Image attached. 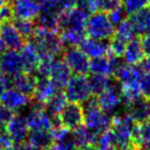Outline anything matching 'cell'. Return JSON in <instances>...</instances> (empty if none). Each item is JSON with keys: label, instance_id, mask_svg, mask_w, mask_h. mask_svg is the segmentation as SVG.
Masks as SVG:
<instances>
[{"label": "cell", "instance_id": "obj_1", "mask_svg": "<svg viewBox=\"0 0 150 150\" xmlns=\"http://www.w3.org/2000/svg\"><path fill=\"white\" fill-rule=\"evenodd\" d=\"M137 125L138 123L127 112L123 114H116L111 118L110 129L115 148L132 145V139Z\"/></svg>", "mask_w": 150, "mask_h": 150}, {"label": "cell", "instance_id": "obj_2", "mask_svg": "<svg viewBox=\"0 0 150 150\" xmlns=\"http://www.w3.org/2000/svg\"><path fill=\"white\" fill-rule=\"evenodd\" d=\"M82 107L83 122L86 123V127L92 129L95 134L100 135L111 127V117L99 107L96 100L90 99Z\"/></svg>", "mask_w": 150, "mask_h": 150}, {"label": "cell", "instance_id": "obj_3", "mask_svg": "<svg viewBox=\"0 0 150 150\" xmlns=\"http://www.w3.org/2000/svg\"><path fill=\"white\" fill-rule=\"evenodd\" d=\"M32 43L36 46L41 57L56 58L63 50V43L60 35L54 30H46L37 28L32 37Z\"/></svg>", "mask_w": 150, "mask_h": 150}, {"label": "cell", "instance_id": "obj_4", "mask_svg": "<svg viewBox=\"0 0 150 150\" xmlns=\"http://www.w3.org/2000/svg\"><path fill=\"white\" fill-rule=\"evenodd\" d=\"M84 31L91 38L108 40L114 35L115 27L106 13L98 11L88 17L84 26Z\"/></svg>", "mask_w": 150, "mask_h": 150}, {"label": "cell", "instance_id": "obj_5", "mask_svg": "<svg viewBox=\"0 0 150 150\" xmlns=\"http://www.w3.org/2000/svg\"><path fill=\"white\" fill-rule=\"evenodd\" d=\"M65 96L71 103L84 104L92 97V91L88 83V78L86 75H74L71 76L68 83L65 86Z\"/></svg>", "mask_w": 150, "mask_h": 150}, {"label": "cell", "instance_id": "obj_6", "mask_svg": "<svg viewBox=\"0 0 150 150\" xmlns=\"http://www.w3.org/2000/svg\"><path fill=\"white\" fill-rule=\"evenodd\" d=\"M28 127L31 129H45L52 131L57 125H61L58 117H52L46 112L44 105L34 101L31 109L25 116Z\"/></svg>", "mask_w": 150, "mask_h": 150}, {"label": "cell", "instance_id": "obj_7", "mask_svg": "<svg viewBox=\"0 0 150 150\" xmlns=\"http://www.w3.org/2000/svg\"><path fill=\"white\" fill-rule=\"evenodd\" d=\"M63 60L75 75H86L90 72V58L77 47H68L64 52Z\"/></svg>", "mask_w": 150, "mask_h": 150}, {"label": "cell", "instance_id": "obj_8", "mask_svg": "<svg viewBox=\"0 0 150 150\" xmlns=\"http://www.w3.org/2000/svg\"><path fill=\"white\" fill-rule=\"evenodd\" d=\"M99 107L104 111L105 113H113L119 108L122 104V98H121V90L119 83H112L109 86L108 88L98 95L96 99Z\"/></svg>", "mask_w": 150, "mask_h": 150}, {"label": "cell", "instance_id": "obj_9", "mask_svg": "<svg viewBox=\"0 0 150 150\" xmlns=\"http://www.w3.org/2000/svg\"><path fill=\"white\" fill-rule=\"evenodd\" d=\"M58 118L62 127L73 131L83 123V107L77 103H67Z\"/></svg>", "mask_w": 150, "mask_h": 150}, {"label": "cell", "instance_id": "obj_10", "mask_svg": "<svg viewBox=\"0 0 150 150\" xmlns=\"http://www.w3.org/2000/svg\"><path fill=\"white\" fill-rule=\"evenodd\" d=\"M88 13L80 6L74 7L71 11L60 13L59 18V29L66 28H83L88 19Z\"/></svg>", "mask_w": 150, "mask_h": 150}, {"label": "cell", "instance_id": "obj_11", "mask_svg": "<svg viewBox=\"0 0 150 150\" xmlns=\"http://www.w3.org/2000/svg\"><path fill=\"white\" fill-rule=\"evenodd\" d=\"M23 71L20 52L15 50H7L0 56V72L7 77H13Z\"/></svg>", "mask_w": 150, "mask_h": 150}, {"label": "cell", "instance_id": "obj_12", "mask_svg": "<svg viewBox=\"0 0 150 150\" xmlns=\"http://www.w3.org/2000/svg\"><path fill=\"white\" fill-rule=\"evenodd\" d=\"M0 39L7 50H19L25 44V38L11 22L2 23V26H0Z\"/></svg>", "mask_w": 150, "mask_h": 150}, {"label": "cell", "instance_id": "obj_13", "mask_svg": "<svg viewBox=\"0 0 150 150\" xmlns=\"http://www.w3.org/2000/svg\"><path fill=\"white\" fill-rule=\"evenodd\" d=\"M71 74L72 72L64 60L52 59L47 77L54 82L57 88H64L72 76Z\"/></svg>", "mask_w": 150, "mask_h": 150}, {"label": "cell", "instance_id": "obj_14", "mask_svg": "<svg viewBox=\"0 0 150 150\" xmlns=\"http://www.w3.org/2000/svg\"><path fill=\"white\" fill-rule=\"evenodd\" d=\"M5 131L11 136L15 145L24 143L29 134V127L27 120L24 116L20 114L13 115L11 120L5 125Z\"/></svg>", "mask_w": 150, "mask_h": 150}, {"label": "cell", "instance_id": "obj_15", "mask_svg": "<svg viewBox=\"0 0 150 150\" xmlns=\"http://www.w3.org/2000/svg\"><path fill=\"white\" fill-rule=\"evenodd\" d=\"M0 102L9 110L17 111L28 106L30 104V98L17 88H8L0 95Z\"/></svg>", "mask_w": 150, "mask_h": 150}, {"label": "cell", "instance_id": "obj_16", "mask_svg": "<svg viewBox=\"0 0 150 150\" xmlns=\"http://www.w3.org/2000/svg\"><path fill=\"white\" fill-rule=\"evenodd\" d=\"M13 18L17 20H31L40 13V5L35 0H15L11 5Z\"/></svg>", "mask_w": 150, "mask_h": 150}, {"label": "cell", "instance_id": "obj_17", "mask_svg": "<svg viewBox=\"0 0 150 150\" xmlns=\"http://www.w3.org/2000/svg\"><path fill=\"white\" fill-rule=\"evenodd\" d=\"M119 58L112 57H101V58L93 59L90 63V72L92 74L102 75H113L116 71L117 67L120 64Z\"/></svg>", "mask_w": 150, "mask_h": 150}, {"label": "cell", "instance_id": "obj_18", "mask_svg": "<svg viewBox=\"0 0 150 150\" xmlns=\"http://www.w3.org/2000/svg\"><path fill=\"white\" fill-rule=\"evenodd\" d=\"M20 56H21L22 60L23 71L33 73L34 71L37 70V67L41 60V56L32 42L24 44L20 52Z\"/></svg>", "mask_w": 150, "mask_h": 150}, {"label": "cell", "instance_id": "obj_19", "mask_svg": "<svg viewBox=\"0 0 150 150\" xmlns=\"http://www.w3.org/2000/svg\"><path fill=\"white\" fill-rule=\"evenodd\" d=\"M80 50L90 59H97L105 57L109 54V43L106 40L96 39V38H84L80 44Z\"/></svg>", "mask_w": 150, "mask_h": 150}, {"label": "cell", "instance_id": "obj_20", "mask_svg": "<svg viewBox=\"0 0 150 150\" xmlns=\"http://www.w3.org/2000/svg\"><path fill=\"white\" fill-rule=\"evenodd\" d=\"M58 88L54 84V82L48 77L40 76V78H37L36 80L35 88L33 91V98L34 101L40 104H45L54 94L57 93Z\"/></svg>", "mask_w": 150, "mask_h": 150}, {"label": "cell", "instance_id": "obj_21", "mask_svg": "<svg viewBox=\"0 0 150 150\" xmlns=\"http://www.w3.org/2000/svg\"><path fill=\"white\" fill-rule=\"evenodd\" d=\"M113 75L115 76L119 84H125L140 82L142 76H143V73L140 70L139 66L129 65L127 63L125 64L120 63Z\"/></svg>", "mask_w": 150, "mask_h": 150}, {"label": "cell", "instance_id": "obj_22", "mask_svg": "<svg viewBox=\"0 0 150 150\" xmlns=\"http://www.w3.org/2000/svg\"><path fill=\"white\" fill-rule=\"evenodd\" d=\"M127 113L137 123L150 119V99L140 97L138 100L127 105Z\"/></svg>", "mask_w": 150, "mask_h": 150}, {"label": "cell", "instance_id": "obj_23", "mask_svg": "<svg viewBox=\"0 0 150 150\" xmlns=\"http://www.w3.org/2000/svg\"><path fill=\"white\" fill-rule=\"evenodd\" d=\"M129 23L132 24L136 35H145L150 32V7H146L135 13L129 15Z\"/></svg>", "mask_w": 150, "mask_h": 150}, {"label": "cell", "instance_id": "obj_24", "mask_svg": "<svg viewBox=\"0 0 150 150\" xmlns=\"http://www.w3.org/2000/svg\"><path fill=\"white\" fill-rule=\"evenodd\" d=\"M36 80H37V77L35 75H33V73L22 71L19 74L13 76L11 82H13V86L15 88H17L18 91L22 92L23 94L30 96V95L33 94Z\"/></svg>", "mask_w": 150, "mask_h": 150}, {"label": "cell", "instance_id": "obj_25", "mask_svg": "<svg viewBox=\"0 0 150 150\" xmlns=\"http://www.w3.org/2000/svg\"><path fill=\"white\" fill-rule=\"evenodd\" d=\"M122 57L127 64L138 66L145 58V54H144V50L142 48L141 41L134 38L131 41L127 42Z\"/></svg>", "mask_w": 150, "mask_h": 150}, {"label": "cell", "instance_id": "obj_26", "mask_svg": "<svg viewBox=\"0 0 150 150\" xmlns=\"http://www.w3.org/2000/svg\"><path fill=\"white\" fill-rule=\"evenodd\" d=\"M28 144L38 149H45L54 144V139L50 131L45 129H31L27 136Z\"/></svg>", "mask_w": 150, "mask_h": 150}, {"label": "cell", "instance_id": "obj_27", "mask_svg": "<svg viewBox=\"0 0 150 150\" xmlns=\"http://www.w3.org/2000/svg\"><path fill=\"white\" fill-rule=\"evenodd\" d=\"M71 135H72L73 141H74L75 145L77 146L78 149L88 145L94 146L97 137H98V135L95 134L92 129L82 125L78 127L77 129H73V133Z\"/></svg>", "mask_w": 150, "mask_h": 150}, {"label": "cell", "instance_id": "obj_28", "mask_svg": "<svg viewBox=\"0 0 150 150\" xmlns=\"http://www.w3.org/2000/svg\"><path fill=\"white\" fill-rule=\"evenodd\" d=\"M60 38L63 45H66L67 47H76L84 40L86 31L83 28H66L62 30Z\"/></svg>", "mask_w": 150, "mask_h": 150}, {"label": "cell", "instance_id": "obj_29", "mask_svg": "<svg viewBox=\"0 0 150 150\" xmlns=\"http://www.w3.org/2000/svg\"><path fill=\"white\" fill-rule=\"evenodd\" d=\"M59 18L60 13L54 9H41L38 17L36 18V26L41 29L56 31L57 29H59Z\"/></svg>", "mask_w": 150, "mask_h": 150}, {"label": "cell", "instance_id": "obj_30", "mask_svg": "<svg viewBox=\"0 0 150 150\" xmlns=\"http://www.w3.org/2000/svg\"><path fill=\"white\" fill-rule=\"evenodd\" d=\"M67 100L66 96L64 93L57 92L54 96L50 99H48L47 102L44 104V109L46 110V112L52 117H58L59 114L62 112V110L64 109V107L67 105Z\"/></svg>", "mask_w": 150, "mask_h": 150}, {"label": "cell", "instance_id": "obj_31", "mask_svg": "<svg viewBox=\"0 0 150 150\" xmlns=\"http://www.w3.org/2000/svg\"><path fill=\"white\" fill-rule=\"evenodd\" d=\"M88 83H90L92 94L98 96L109 88V86L111 84V80L108 75L92 74V76L88 78Z\"/></svg>", "mask_w": 150, "mask_h": 150}, {"label": "cell", "instance_id": "obj_32", "mask_svg": "<svg viewBox=\"0 0 150 150\" xmlns=\"http://www.w3.org/2000/svg\"><path fill=\"white\" fill-rule=\"evenodd\" d=\"M114 36L122 39L123 41L129 42L132 39H134L136 36V32L134 30L132 24L129 20L125 19L123 22H121L119 25L116 26V29L114 31Z\"/></svg>", "mask_w": 150, "mask_h": 150}, {"label": "cell", "instance_id": "obj_33", "mask_svg": "<svg viewBox=\"0 0 150 150\" xmlns=\"http://www.w3.org/2000/svg\"><path fill=\"white\" fill-rule=\"evenodd\" d=\"M15 26L24 38H32L37 30L36 23L31 20H17Z\"/></svg>", "mask_w": 150, "mask_h": 150}, {"label": "cell", "instance_id": "obj_34", "mask_svg": "<svg viewBox=\"0 0 150 150\" xmlns=\"http://www.w3.org/2000/svg\"><path fill=\"white\" fill-rule=\"evenodd\" d=\"M150 6V0H123L122 7L127 15H132Z\"/></svg>", "mask_w": 150, "mask_h": 150}, {"label": "cell", "instance_id": "obj_35", "mask_svg": "<svg viewBox=\"0 0 150 150\" xmlns=\"http://www.w3.org/2000/svg\"><path fill=\"white\" fill-rule=\"evenodd\" d=\"M110 39H111V41H110V43H109V52L112 54V56L116 57V58L122 57L127 42L123 41L122 39H120V38L116 37V36H114V35H113Z\"/></svg>", "mask_w": 150, "mask_h": 150}, {"label": "cell", "instance_id": "obj_36", "mask_svg": "<svg viewBox=\"0 0 150 150\" xmlns=\"http://www.w3.org/2000/svg\"><path fill=\"white\" fill-rule=\"evenodd\" d=\"M78 5V0H54V8L59 13L71 11Z\"/></svg>", "mask_w": 150, "mask_h": 150}, {"label": "cell", "instance_id": "obj_37", "mask_svg": "<svg viewBox=\"0 0 150 150\" xmlns=\"http://www.w3.org/2000/svg\"><path fill=\"white\" fill-rule=\"evenodd\" d=\"M125 15H127V13H125L122 5H121L120 7H117V8L113 9V11H111L108 13V17H109V19H110L111 23L114 25V27H116V26L119 25L121 22L125 21Z\"/></svg>", "mask_w": 150, "mask_h": 150}, {"label": "cell", "instance_id": "obj_38", "mask_svg": "<svg viewBox=\"0 0 150 150\" xmlns=\"http://www.w3.org/2000/svg\"><path fill=\"white\" fill-rule=\"evenodd\" d=\"M121 5H122L121 0H100L99 1V11L109 13L117 7H120Z\"/></svg>", "mask_w": 150, "mask_h": 150}, {"label": "cell", "instance_id": "obj_39", "mask_svg": "<svg viewBox=\"0 0 150 150\" xmlns=\"http://www.w3.org/2000/svg\"><path fill=\"white\" fill-rule=\"evenodd\" d=\"M99 1L100 0H78V6L83 8L88 13L99 11Z\"/></svg>", "mask_w": 150, "mask_h": 150}, {"label": "cell", "instance_id": "obj_40", "mask_svg": "<svg viewBox=\"0 0 150 150\" xmlns=\"http://www.w3.org/2000/svg\"><path fill=\"white\" fill-rule=\"evenodd\" d=\"M13 115V111L3 106L2 104L0 105V129H5V125L11 120Z\"/></svg>", "mask_w": 150, "mask_h": 150}, {"label": "cell", "instance_id": "obj_41", "mask_svg": "<svg viewBox=\"0 0 150 150\" xmlns=\"http://www.w3.org/2000/svg\"><path fill=\"white\" fill-rule=\"evenodd\" d=\"M13 18V9L9 4H3L0 6V23H7L11 22Z\"/></svg>", "mask_w": 150, "mask_h": 150}, {"label": "cell", "instance_id": "obj_42", "mask_svg": "<svg viewBox=\"0 0 150 150\" xmlns=\"http://www.w3.org/2000/svg\"><path fill=\"white\" fill-rule=\"evenodd\" d=\"M140 86H141L142 96L150 99V73L143 74L140 81Z\"/></svg>", "mask_w": 150, "mask_h": 150}, {"label": "cell", "instance_id": "obj_43", "mask_svg": "<svg viewBox=\"0 0 150 150\" xmlns=\"http://www.w3.org/2000/svg\"><path fill=\"white\" fill-rule=\"evenodd\" d=\"M140 41H141L142 48H143L145 56L150 57V32L143 35V38Z\"/></svg>", "mask_w": 150, "mask_h": 150}, {"label": "cell", "instance_id": "obj_44", "mask_svg": "<svg viewBox=\"0 0 150 150\" xmlns=\"http://www.w3.org/2000/svg\"><path fill=\"white\" fill-rule=\"evenodd\" d=\"M9 86H11V81H9L8 77L0 72V95L2 94L6 88H8Z\"/></svg>", "mask_w": 150, "mask_h": 150}, {"label": "cell", "instance_id": "obj_45", "mask_svg": "<svg viewBox=\"0 0 150 150\" xmlns=\"http://www.w3.org/2000/svg\"><path fill=\"white\" fill-rule=\"evenodd\" d=\"M138 66H139L140 70L142 71L143 74H148V73H150V57L144 58V60L142 61Z\"/></svg>", "mask_w": 150, "mask_h": 150}, {"label": "cell", "instance_id": "obj_46", "mask_svg": "<svg viewBox=\"0 0 150 150\" xmlns=\"http://www.w3.org/2000/svg\"><path fill=\"white\" fill-rule=\"evenodd\" d=\"M113 150H137V149L133 145H129V146H125V147H116Z\"/></svg>", "mask_w": 150, "mask_h": 150}, {"label": "cell", "instance_id": "obj_47", "mask_svg": "<svg viewBox=\"0 0 150 150\" xmlns=\"http://www.w3.org/2000/svg\"><path fill=\"white\" fill-rule=\"evenodd\" d=\"M79 150H98L97 149L95 146H93V145H88V146H86V147H83V148H80Z\"/></svg>", "mask_w": 150, "mask_h": 150}, {"label": "cell", "instance_id": "obj_48", "mask_svg": "<svg viewBox=\"0 0 150 150\" xmlns=\"http://www.w3.org/2000/svg\"><path fill=\"white\" fill-rule=\"evenodd\" d=\"M35 1L40 5V6H42V5H44L45 3H47L50 0H35Z\"/></svg>", "mask_w": 150, "mask_h": 150}, {"label": "cell", "instance_id": "obj_49", "mask_svg": "<svg viewBox=\"0 0 150 150\" xmlns=\"http://www.w3.org/2000/svg\"><path fill=\"white\" fill-rule=\"evenodd\" d=\"M4 48H5L4 44H3L2 40L0 39V56H1V54H2L3 52H4Z\"/></svg>", "mask_w": 150, "mask_h": 150}, {"label": "cell", "instance_id": "obj_50", "mask_svg": "<svg viewBox=\"0 0 150 150\" xmlns=\"http://www.w3.org/2000/svg\"><path fill=\"white\" fill-rule=\"evenodd\" d=\"M4 3H5V0H0V6H2Z\"/></svg>", "mask_w": 150, "mask_h": 150}, {"label": "cell", "instance_id": "obj_51", "mask_svg": "<svg viewBox=\"0 0 150 150\" xmlns=\"http://www.w3.org/2000/svg\"><path fill=\"white\" fill-rule=\"evenodd\" d=\"M7 1H9V2H13V1H15V0H7Z\"/></svg>", "mask_w": 150, "mask_h": 150}, {"label": "cell", "instance_id": "obj_52", "mask_svg": "<svg viewBox=\"0 0 150 150\" xmlns=\"http://www.w3.org/2000/svg\"><path fill=\"white\" fill-rule=\"evenodd\" d=\"M1 129H0V132H1Z\"/></svg>", "mask_w": 150, "mask_h": 150}, {"label": "cell", "instance_id": "obj_53", "mask_svg": "<svg viewBox=\"0 0 150 150\" xmlns=\"http://www.w3.org/2000/svg\"><path fill=\"white\" fill-rule=\"evenodd\" d=\"M11 150H13V149H11Z\"/></svg>", "mask_w": 150, "mask_h": 150}]
</instances>
